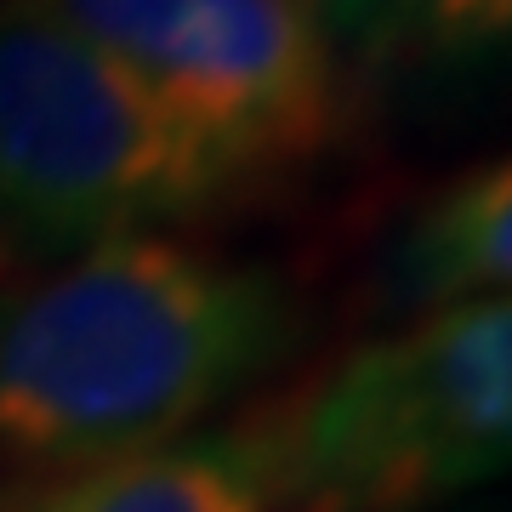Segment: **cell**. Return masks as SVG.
Segmentation results:
<instances>
[{
  "mask_svg": "<svg viewBox=\"0 0 512 512\" xmlns=\"http://www.w3.org/2000/svg\"><path fill=\"white\" fill-rule=\"evenodd\" d=\"M302 348L274 268L131 234L0 285V478H46L194 439Z\"/></svg>",
  "mask_w": 512,
  "mask_h": 512,
  "instance_id": "obj_1",
  "label": "cell"
},
{
  "mask_svg": "<svg viewBox=\"0 0 512 512\" xmlns=\"http://www.w3.org/2000/svg\"><path fill=\"white\" fill-rule=\"evenodd\" d=\"M279 512H433L512 473V291L421 308L228 427Z\"/></svg>",
  "mask_w": 512,
  "mask_h": 512,
  "instance_id": "obj_2",
  "label": "cell"
},
{
  "mask_svg": "<svg viewBox=\"0 0 512 512\" xmlns=\"http://www.w3.org/2000/svg\"><path fill=\"white\" fill-rule=\"evenodd\" d=\"M251 188L46 0H0V285Z\"/></svg>",
  "mask_w": 512,
  "mask_h": 512,
  "instance_id": "obj_3",
  "label": "cell"
},
{
  "mask_svg": "<svg viewBox=\"0 0 512 512\" xmlns=\"http://www.w3.org/2000/svg\"><path fill=\"white\" fill-rule=\"evenodd\" d=\"M262 194L353 137L359 80L319 0H46Z\"/></svg>",
  "mask_w": 512,
  "mask_h": 512,
  "instance_id": "obj_4",
  "label": "cell"
},
{
  "mask_svg": "<svg viewBox=\"0 0 512 512\" xmlns=\"http://www.w3.org/2000/svg\"><path fill=\"white\" fill-rule=\"evenodd\" d=\"M0 512H279L234 433L0 484Z\"/></svg>",
  "mask_w": 512,
  "mask_h": 512,
  "instance_id": "obj_5",
  "label": "cell"
},
{
  "mask_svg": "<svg viewBox=\"0 0 512 512\" xmlns=\"http://www.w3.org/2000/svg\"><path fill=\"white\" fill-rule=\"evenodd\" d=\"M490 291H512V154L444 183L387 256V296L410 313Z\"/></svg>",
  "mask_w": 512,
  "mask_h": 512,
  "instance_id": "obj_6",
  "label": "cell"
},
{
  "mask_svg": "<svg viewBox=\"0 0 512 512\" xmlns=\"http://www.w3.org/2000/svg\"><path fill=\"white\" fill-rule=\"evenodd\" d=\"M319 18L353 80L512 52V0H319Z\"/></svg>",
  "mask_w": 512,
  "mask_h": 512,
  "instance_id": "obj_7",
  "label": "cell"
}]
</instances>
